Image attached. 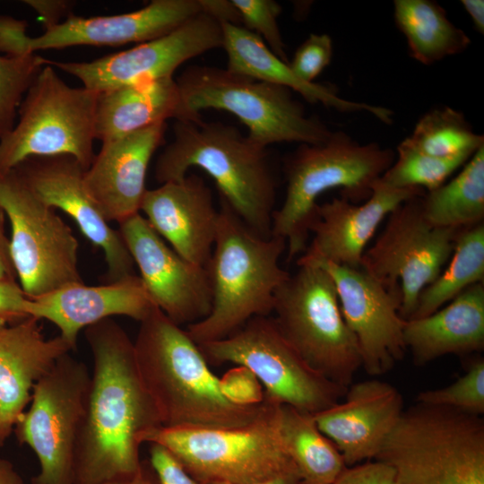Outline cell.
<instances>
[{
    "label": "cell",
    "mask_w": 484,
    "mask_h": 484,
    "mask_svg": "<svg viewBox=\"0 0 484 484\" xmlns=\"http://www.w3.org/2000/svg\"><path fill=\"white\" fill-rule=\"evenodd\" d=\"M91 375L66 353L33 386L30 405L13 433L36 454L39 471L30 484H73L75 444L84 416Z\"/></svg>",
    "instance_id": "13"
},
{
    "label": "cell",
    "mask_w": 484,
    "mask_h": 484,
    "mask_svg": "<svg viewBox=\"0 0 484 484\" xmlns=\"http://www.w3.org/2000/svg\"><path fill=\"white\" fill-rule=\"evenodd\" d=\"M198 346L209 365L246 368L263 386L264 396L302 412L314 415L330 408L348 389L310 367L271 315L253 317L231 335Z\"/></svg>",
    "instance_id": "11"
},
{
    "label": "cell",
    "mask_w": 484,
    "mask_h": 484,
    "mask_svg": "<svg viewBox=\"0 0 484 484\" xmlns=\"http://www.w3.org/2000/svg\"><path fill=\"white\" fill-rule=\"evenodd\" d=\"M395 151L377 143H359L344 131H332L315 144H299L284 160L286 193L272 214V235L287 244L288 259L302 255L310 237L318 197L339 188L352 203L366 201L391 167Z\"/></svg>",
    "instance_id": "5"
},
{
    "label": "cell",
    "mask_w": 484,
    "mask_h": 484,
    "mask_svg": "<svg viewBox=\"0 0 484 484\" xmlns=\"http://www.w3.org/2000/svg\"><path fill=\"white\" fill-rule=\"evenodd\" d=\"M403 410L402 394L394 385L370 379L352 383L343 402L313 418L350 467L375 459Z\"/></svg>",
    "instance_id": "21"
},
{
    "label": "cell",
    "mask_w": 484,
    "mask_h": 484,
    "mask_svg": "<svg viewBox=\"0 0 484 484\" xmlns=\"http://www.w3.org/2000/svg\"><path fill=\"white\" fill-rule=\"evenodd\" d=\"M140 212L176 253L206 267L215 241L219 210L201 177L190 174L146 190Z\"/></svg>",
    "instance_id": "22"
},
{
    "label": "cell",
    "mask_w": 484,
    "mask_h": 484,
    "mask_svg": "<svg viewBox=\"0 0 484 484\" xmlns=\"http://www.w3.org/2000/svg\"><path fill=\"white\" fill-rule=\"evenodd\" d=\"M221 28L228 70L288 88L312 104L321 103L344 113L366 112L385 124L393 123V112L387 108L346 99L330 85L304 82L258 35L242 25L223 22Z\"/></svg>",
    "instance_id": "26"
},
{
    "label": "cell",
    "mask_w": 484,
    "mask_h": 484,
    "mask_svg": "<svg viewBox=\"0 0 484 484\" xmlns=\"http://www.w3.org/2000/svg\"><path fill=\"white\" fill-rule=\"evenodd\" d=\"M140 279L154 305L177 325L206 317L212 289L206 267L188 262L169 247L142 214L119 223L118 229Z\"/></svg>",
    "instance_id": "18"
},
{
    "label": "cell",
    "mask_w": 484,
    "mask_h": 484,
    "mask_svg": "<svg viewBox=\"0 0 484 484\" xmlns=\"http://www.w3.org/2000/svg\"><path fill=\"white\" fill-rule=\"evenodd\" d=\"M298 270L280 286L272 315L279 330L317 373L349 387L362 360L358 342L347 325L335 284L321 266L297 263Z\"/></svg>",
    "instance_id": "9"
},
{
    "label": "cell",
    "mask_w": 484,
    "mask_h": 484,
    "mask_svg": "<svg viewBox=\"0 0 484 484\" xmlns=\"http://www.w3.org/2000/svg\"><path fill=\"white\" fill-rule=\"evenodd\" d=\"M23 3L34 9L46 29L60 22V19L69 15L71 4L63 0H25Z\"/></svg>",
    "instance_id": "42"
},
{
    "label": "cell",
    "mask_w": 484,
    "mask_h": 484,
    "mask_svg": "<svg viewBox=\"0 0 484 484\" xmlns=\"http://www.w3.org/2000/svg\"><path fill=\"white\" fill-rule=\"evenodd\" d=\"M403 339L416 366L445 355L482 351L484 283L469 287L431 315L407 320Z\"/></svg>",
    "instance_id": "27"
},
{
    "label": "cell",
    "mask_w": 484,
    "mask_h": 484,
    "mask_svg": "<svg viewBox=\"0 0 484 484\" xmlns=\"http://www.w3.org/2000/svg\"><path fill=\"white\" fill-rule=\"evenodd\" d=\"M417 402L445 406L464 412L484 414V359L471 362L466 373L451 385L420 392Z\"/></svg>",
    "instance_id": "36"
},
{
    "label": "cell",
    "mask_w": 484,
    "mask_h": 484,
    "mask_svg": "<svg viewBox=\"0 0 484 484\" xmlns=\"http://www.w3.org/2000/svg\"><path fill=\"white\" fill-rule=\"evenodd\" d=\"M393 19L411 57L425 65L464 52L471 38L432 0H394Z\"/></svg>",
    "instance_id": "29"
},
{
    "label": "cell",
    "mask_w": 484,
    "mask_h": 484,
    "mask_svg": "<svg viewBox=\"0 0 484 484\" xmlns=\"http://www.w3.org/2000/svg\"><path fill=\"white\" fill-rule=\"evenodd\" d=\"M176 82L190 120H201L203 109L225 110L246 126L252 141L266 148L280 143L315 144L332 133L282 86L208 65H192Z\"/></svg>",
    "instance_id": "7"
},
{
    "label": "cell",
    "mask_w": 484,
    "mask_h": 484,
    "mask_svg": "<svg viewBox=\"0 0 484 484\" xmlns=\"http://www.w3.org/2000/svg\"><path fill=\"white\" fill-rule=\"evenodd\" d=\"M238 12L241 25L258 35L269 49L281 60L290 65L278 17L281 5L272 0H231Z\"/></svg>",
    "instance_id": "37"
},
{
    "label": "cell",
    "mask_w": 484,
    "mask_h": 484,
    "mask_svg": "<svg viewBox=\"0 0 484 484\" xmlns=\"http://www.w3.org/2000/svg\"><path fill=\"white\" fill-rule=\"evenodd\" d=\"M167 124L160 123L102 143L85 170V187L105 219L118 223L140 212L147 169L163 143Z\"/></svg>",
    "instance_id": "23"
},
{
    "label": "cell",
    "mask_w": 484,
    "mask_h": 484,
    "mask_svg": "<svg viewBox=\"0 0 484 484\" xmlns=\"http://www.w3.org/2000/svg\"><path fill=\"white\" fill-rule=\"evenodd\" d=\"M203 13L200 0H153L126 13L82 17L69 14L38 37L27 34L28 23L13 19L0 31V50L9 56L73 46L117 47L162 37Z\"/></svg>",
    "instance_id": "15"
},
{
    "label": "cell",
    "mask_w": 484,
    "mask_h": 484,
    "mask_svg": "<svg viewBox=\"0 0 484 484\" xmlns=\"http://www.w3.org/2000/svg\"><path fill=\"white\" fill-rule=\"evenodd\" d=\"M0 206L11 224V255L18 283L27 298L82 282L79 243L72 229L37 197L13 169H0Z\"/></svg>",
    "instance_id": "12"
},
{
    "label": "cell",
    "mask_w": 484,
    "mask_h": 484,
    "mask_svg": "<svg viewBox=\"0 0 484 484\" xmlns=\"http://www.w3.org/2000/svg\"><path fill=\"white\" fill-rule=\"evenodd\" d=\"M426 220L433 226L464 229L484 220V146L460 172L439 187L421 196Z\"/></svg>",
    "instance_id": "31"
},
{
    "label": "cell",
    "mask_w": 484,
    "mask_h": 484,
    "mask_svg": "<svg viewBox=\"0 0 484 484\" xmlns=\"http://www.w3.org/2000/svg\"><path fill=\"white\" fill-rule=\"evenodd\" d=\"M149 453L155 484H201L165 446L150 443Z\"/></svg>",
    "instance_id": "39"
},
{
    "label": "cell",
    "mask_w": 484,
    "mask_h": 484,
    "mask_svg": "<svg viewBox=\"0 0 484 484\" xmlns=\"http://www.w3.org/2000/svg\"><path fill=\"white\" fill-rule=\"evenodd\" d=\"M71 350L59 335L46 339L33 316L0 328V447L30 402L35 384Z\"/></svg>",
    "instance_id": "25"
},
{
    "label": "cell",
    "mask_w": 484,
    "mask_h": 484,
    "mask_svg": "<svg viewBox=\"0 0 484 484\" xmlns=\"http://www.w3.org/2000/svg\"><path fill=\"white\" fill-rule=\"evenodd\" d=\"M471 157H434L415 150L402 140L396 148L394 161L380 180L394 188H419L429 192L445 184Z\"/></svg>",
    "instance_id": "34"
},
{
    "label": "cell",
    "mask_w": 484,
    "mask_h": 484,
    "mask_svg": "<svg viewBox=\"0 0 484 484\" xmlns=\"http://www.w3.org/2000/svg\"><path fill=\"white\" fill-rule=\"evenodd\" d=\"M321 266L332 277L343 318L356 338L362 367L372 376L388 373L407 351L401 315L402 293L388 290L361 268L329 262Z\"/></svg>",
    "instance_id": "17"
},
{
    "label": "cell",
    "mask_w": 484,
    "mask_h": 484,
    "mask_svg": "<svg viewBox=\"0 0 484 484\" xmlns=\"http://www.w3.org/2000/svg\"><path fill=\"white\" fill-rule=\"evenodd\" d=\"M280 430L300 484H332L347 467L341 454L318 428L312 414L281 405Z\"/></svg>",
    "instance_id": "30"
},
{
    "label": "cell",
    "mask_w": 484,
    "mask_h": 484,
    "mask_svg": "<svg viewBox=\"0 0 484 484\" xmlns=\"http://www.w3.org/2000/svg\"><path fill=\"white\" fill-rule=\"evenodd\" d=\"M5 212L0 206V281L18 282L11 255L10 239L5 232Z\"/></svg>",
    "instance_id": "43"
},
{
    "label": "cell",
    "mask_w": 484,
    "mask_h": 484,
    "mask_svg": "<svg viewBox=\"0 0 484 484\" xmlns=\"http://www.w3.org/2000/svg\"><path fill=\"white\" fill-rule=\"evenodd\" d=\"M333 40L326 34L311 33L297 48L290 67L304 82L312 83L333 57Z\"/></svg>",
    "instance_id": "38"
},
{
    "label": "cell",
    "mask_w": 484,
    "mask_h": 484,
    "mask_svg": "<svg viewBox=\"0 0 484 484\" xmlns=\"http://www.w3.org/2000/svg\"><path fill=\"white\" fill-rule=\"evenodd\" d=\"M375 460L393 484H484V419L417 402L403 410Z\"/></svg>",
    "instance_id": "6"
},
{
    "label": "cell",
    "mask_w": 484,
    "mask_h": 484,
    "mask_svg": "<svg viewBox=\"0 0 484 484\" xmlns=\"http://www.w3.org/2000/svg\"><path fill=\"white\" fill-rule=\"evenodd\" d=\"M286 249L282 238L257 235L220 198L215 241L206 265L212 308L186 330L197 344L224 339L253 317L271 315L275 293L290 275L279 262Z\"/></svg>",
    "instance_id": "4"
},
{
    "label": "cell",
    "mask_w": 484,
    "mask_h": 484,
    "mask_svg": "<svg viewBox=\"0 0 484 484\" xmlns=\"http://www.w3.org/2000/svg\"><path fill=\"white\" fill-rule=\"evenodd\" d=\"M206 484H227V483H206ZM253 484H300V480L296 469L285 471L268 480Z\"/></svg>",
    "instance_id": "47"
},
{
    "label": "cell",
    "mask_w": 484,
    "mask_h": 484,
    "mask_svg": "<svg viewBox=\"0 0 484 484\" xmlns=\"http://www.w3.org/2000/svg\"><path fill=\"white\" fill-rule=\"evenodd\" d=\"M450 259L447 267L420 292L411 319L431 315L469 287L484 283L483 222L459 231Z\"/></svg>",
    "instance_id": "32"
},
{
    "label": "cell",
    "mask_w": 484,
    "mask_h": 484,
    "mask_svg": "<svg viewBox=\"0 0 484 484\" xmlns=\"http://www.w3.org/2000/svg\"><path fill=\"white\" fill-rule=\"evenodd\" d=\"M28 301L18 282L0 281V328L29 317Z\"/></svg>",
    "instance_id": "41"
},
{
    "label": "cell",
    "mask_w": 484,
    "mask_h": 484,
    "mask_svg": "<svg viewBox=\"0 0 484 484\" xmlns=\"http://www.w3.org/2000/svg\"><path fill=\"white\" fill-rule=\"evenodd\" d=\"M425 193L419 188H394L379 178L361 204L342 196L318 203L309 228L312 240L297 261L360 268L366 246L383 220L404 201Z\"/></svg>",
    "instance_id": "20"
},
{
    "label": "cell",
    "mask_w": 484,
    "mask_h": 484,
    "mask_svg": "<svg viewBox=\"0 0 484 484\" xmlns=\"http://www.w3.org/2000/svg\"><path fill=\"white\" fill-rule=\"evenodd\" d=\"M281 404L232 428H169L144 433L143 443L169 449L201 484H253L296 469L280 430Z\"/></svg>",
    "instance_id": "8"
},
{
    "label": "cell",
    "mask_w": 484,
    "mask_h": 484,
    "mask_svg": "<svg viewBox=\"0 0 484 484\" xmlns=\"http://www.w3.org/2000/svg\"><path fill=\"white\" fill-rule=\"evenodd\" d=\"M203 13H206L219 22H229L241 25L240 16L231 0H200Z\"/></svg>",
    "instance_id": "44"
},
{
    "label": "cell",
    "mask_w": 484,
    "mask_h": 484,
    "mask_svg": "<svg viewBox=\"0 0 484 484\" xmlns=\"http://www.w3.org/2000/svg\"><path fill=\"white\" fill-rule=\"evenodd\" d=\"M403 141L422 153L438 158L472 156L484 146V136L474 132L463 113L447 106L425 113Z\"/></svg>",
    "instance_id": "33"
},
{
    "label": "cell",
    "mask_w": 484,
    "mask_h": 484,
    "mask_svg": "<svg viewBox=\"0 0 484 484\" xmlns=\"http://www.w3.org/2000/svg\"><path fill=\"white\" fill-rule=\"evenodd\" d=\"M98 93L72 87L44 65L18 109V121L0 139V169L9 170L34 156L66 154L86 169L95 153Z\"/></svg>",
    "instance_id": "10"
},
{
    "label": "cell",
    "mask_w": 484,
    "mask_h": 484,
    "mask_svg": "<svg viewBox=\"0 0 484 484\" xmlns=\"http://www.w3.org/2000/svg\"><path fill=\"white\" fill-rule=\"evenodd\" d=\"M134 347L140 376L163 427H239L277 403L264 393L255 403L229 397L188 332L156 306L140 322Z\"/></svg>",
    "instance_id": "2"
},
{
    "label": "cell",
    "mask_w": 484,
    "mask_h": 484,
    "mask_svg": "<svg viewBox=\"0 0 484 484\" xmlns=\"http://www.w3.org/2000/svg\"><path fill=\"white\" fill-rule=\"evenodd\" d=\"M192 168L214 180L220 198L252 231L272 236L277 180L266 147L230 125L176 120L173 140L157 159L155 178L178 181Z\"/></svg>",
    "instance_id": "3"
},
{
    "label": "cell",
    "mask_w": 484,
    "mask_h": 484,
    "mask_svg": "<svg viewBox=\"0 0 484 484\" xmlns=\"http://www.w3.org/2000/svg\"><path fill=\"white\" fill-rule=\"evenodd\" d=\"M332 484H393V471L375 460L346 467Z\"/></svg>",
    "instance_id": "40"
},
{
    "label": "cell",
    "mask_w": 484,
    "mask_h": 484,
    "mask_svg": "<svg viewBox=\"0 0 484 484\" xmlns=\"http://www.w3.org/2000/svg\"><path fill=\"white\" fill-rule=\"evenodd\" d=\"M44 66L42 56L0 54V139L14 126L19 107Z\"/></svg>",
    "instance_id": "35"
},
{
    "label": "cell",
    "mask_w": 484,
    "mask_h": 484,
    "mask_svg": "<svg viewBox=\"0 0 484 484\" xmlns=\"http://www.w3.org/2000/svg\"><path fill=\"white\" fill-rule=\"evenodd\" d=\"M222 42L221 23L202 13L162 37L92 61L64 62L44 57L42 61L99 93L173 77L183 63L222 48Z\"/></svg>",
    "instance_id": "16"
},
{
    "label": "cell",
    "mask_w": 484,
    "mask_h": 484,
    "mask_svg": "<svg viewBox=\"0 0 484 484\" xmlns=\"http://www.w3.org/2000/svg\"><path fill=\"white\" fill-rule=\"evenodd\" d=\"M0 484H26L13 464L4 458H0Z\"/></svg>",
    "instance_id": "46"
},
{
    "label": "cell",
    "mask_w": 484,
    "mask_h": 484,
    "mask_svg": "<svg viewBox=\"0 0 484 484\" xmlns=\"http://www.w3.org/2000/svg\"><path fill=\"white\" fill-rule=\"evenodd\" d=\"M155 307L137 275L98 286L83 282L65 285L48 294L29 298L27 314L46 319L59 336L76 349L80 331L113 315L141 322Z\"/></svg>",
    "instance_id": "24"
},
{
    "label": "cell",
    "mask_w": 484,
    "mask_h": 484,
    "mask_svg": "<svg viewBox=\"0 0 484 484\" xmlns=\"http://www.w3.org/2000/svg\"><path fill=\"white\" fill-rule=\"evenodd\" d=\"M13 169L39 200L65 212L84 237L101 249L108 266L106 283L135 275L134 263L119 231L111 228L91 197L83 180L86 169L74 157H30Z\"/></svg>",
    "instance_id": "19"
},
{
    "label": "cell",
    "mask_w": 484,
    "mask_h": 484,
    "mask_svg": "<svg viewBox=\"0 0 484 484\" xmlns=\"http://www.w3.org/2000/svg\"><path fill=\"white\" fill-rule=\"evenodd\" d=\"M106 484H155V480L150 475L145 467L142 464L139 471L133 477L124 480L114 481Z\"/></svg>",
    "instance_id": "48"
},
{
    "label": "cell",
    "mask_w": 484,
    "mask_h": 484,
    "mask_svg": "<svg viewBox=\"0 0 484 484\" xmlns=\"http://www.w3.org/2000/svg\"><path fill=\"white\" fill-rule=\"evenodd\" d=\"M169 118L192 121L173 77L114 89L97 95L95 136L103 143Z\"/></svg>",
    "instance_id": "28"
},
{
    "label": "cell",
    "mask_w": 484,
    "mask_h": 484,
    "mask_svg": "<svg viewBox=\"0 0 484 484\" xmlns=\"http://www.w3.org/2000/svg\"><path fill=\"white\" fill-rule=\"evenodd\" d=\"M462 5L470 16L476 30L484 33V1L483 0H462Z\"/></svg>",
    "instance_id": "45"
},
{
    "label": "cell",
    "mask_w": 484,
    "mask_h": 484,
    "mask_svg": "<svg viewBox=\"0 0 484 484\" xmlns=\"http://www.w3.org/2000/svg\"><path fill=\"white\" fill-rule=\"evenodd\" d=\"M93 369L73 456V484H106L142 467V436L161 426L140 376L134 341L117 322L85 328Z\"/></svg>",
    "instance_id": "1"
},
{
    "label": "cell",
    "mask_w": 484,
    "mask_h": 484,
    "mask_svg": "<svg viewBox=\"0 0 484 484\" xmlns=\"http://www.w3.org/2000/svg\"><path fill=\"white\" fill-rule=\"evenodd\" d=\"M422 195L409 198L387 216L360 265L388 290L402 293L400 315L406 321L413 315L420 292L449 261L462 229L430 224L422 212Z\"/></svg>",
    "instance_id": "14"
}]
</instances>
